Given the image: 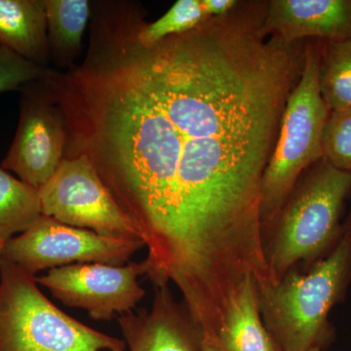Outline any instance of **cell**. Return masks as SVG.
I'll return each instance as SVG.
<instances>
[{"label":"cell","mask_w":351,"mask_h":351,"mask_svg":"<svg viewBox=\"0 0 351 351\" xmlns=\"http://www.w3.org/2000/svg\"><path fill=\"white\" fill-rule=\"evenodd\" d=\"M351 280V247L341 237L304 274L290 270L278 282L258 289L265 327L282 351H324L335 332L332 307L343 301Z\"/></svg>","instance_id":"2"},{"label":"cell","mask_w":351,"mask_h":351,"mask_svg":"<svg viewBox=\"0 0 351 351\" xmlns=\"http://www.w3.org/2000/svg\"><path fill=\"white\" fill-rule=\"evenodd\" d=\"M318 83L330 112L351 110V38L321 41Z\"/></svg>","instance_id":"15"},{"label":"cell","mask_w":351,"mask_h":351,"mask_svg":"<svg viewBox=\"0 0 351 351\" xmlns=\"http://www.w3.org/2000/svg\"><path fill=\"white\" fill-rule=\"evenodd\" d=\"M208 19L201 0H178L162 17L151 24H147L141 16L138 39L143 45H154L170 36L193 31Z\"/></svg>","instance_id":"17"},{"label":"cell","mask_w":351,"mask_h":351,"mask_svg":"<svg viewBox=\"0 0 351 351\" xmlns=\"http://www.w3.org/2000/svg\"><path fill=\"white\" fill-rule=\"evenodd\" d=\"M0 45L46 66L50 48L45 0H0Z\"/></svg>","instance_id":"12"},{"label":"cell","mask_w":351,"mask_h":351,"mask_svg":"<svg viewBox=\"0 0 351 351\" xmlns=\"http://www.w3.org/2000/svg\"><path fill=\"white\" fill-rule=\"evenodd\" d=\"M267 2L152 46L141 12L96 5L86 58L45 80L85 154L138 228L151 276L212 280L265 255L263 176L304 44L263 34Z\"/></svg>","instance_id":"1"},{"label":"cell","mask_w":351,"mask_h":351,"mask_svg":"<svg viewBox=\"0 0 351 351\" xmlns=\"http://www.w3.org/2000/svg\"><path fill=\"white\" fill-rule=\"evenodd\" d=\"M324 158L351 173V110L330 112L323 134Z\"/></svg>","instance_id":"18"},{"label":"cell","mask_w":351,"mask_h":351,"mask_svg":"<svg viewBox=\"0 0 351 351\" xmlns=\"http://www.w3.org/2000/svg\"><path fill=\"white\" fill-rule=\"evenodd\" d=\"M41 215L39 189L0 167V242L24 232Z\"/></svg>","instance_id":"16"},{"label":"cell","mask_w":351,"mask_h":351,"mask_svg":"<svg viewBox=\"0 0 351 351\" xmlns=\"http://www.w3.org/2000/svg\"><path fill=\"white\" fill-rule=\"evenodd\" d=\"M307 351H323V350H318V348H313V350H307Z\"/></svg>","instance_id":"23"},{"label":"cell","mask_w":351,"mask_h":351,"mask_svg":"<svg viewBox=\"0 0 351 351\" xmlns=\"http://www.w3.org/2000/svg\"><path fill=\"white\" fill-rule=\"evenodd\" d=\"M117 317L130 351H202V329L169 286L156 288L151 308Z\"/></svg>","instance_id":"10"},{"label":"cell","mask_w":351,"mask_h":351,"mask_svg":"<svg viewBox=\"0 0 351 351\" xmlns=\"http://www.w3.org/2000/svg\"><path fill=\"white\" fill-rule=\"evenodd\" d=\"M50 55L61 68H75L90 16L87 0H45Z\"/></svg>","instance_id":"14"},{"label":"cell","mask_w":351,"mask_h":351,"mask_svg":"<svg viewBox=\"0 0 351 351\" xmlns=\"http://www.w3.org/2000/svg\"><path fill=\"white\" fill-rule=\"evenodd\" d=\"M41 214L60 223L114 239H141L85 154L64 157L53 177L39 189Z\"/></svg>","instance_id":"7"},{"label":"cell","mask_w":351,"mask_h":351,"mask_svg":"<svg viewBox=\"0 0 351 351\" xmlns=\"http://www.w3.org/2000/svg\"><path fill=\"white\" fill-rule=\"evenodd\" d=\"M341 237L348 240L351 247V211L343 223V235Z\"/></svg>","instance_id":"22"},{"label":"cell","mask_w":351,"mask_h":351,"mask_svg":"<svg viewBox=\"0 0 351 351\" xmlns=\"http://www.w3.org/2000/svg\"><path fill=\"white\" fill-rule=\"evenodd\" d=\"M217 337L223 351H282L263 323L255 279L240 288Z\"/></svg>","instance_id":"13"},{"label":"cell","mask_w":351,"mask_h":351,"mask_svg":"<svg viewBox=\"0 0 351 351\" xmlns=\"http://www.w3.org/2000/svg\"><path fill=\"white\" fill-rule=\"evenodd\" d=\"M22 91L19 124L1 167L39 189L64 159L66 119L44 80L27 85Z\"/></svg>","instance_id":"8"},{"label":"cell","mask_w":351,"mask_h":351,"mask_svg":"<svg viewBox=\"0 0 351 351\" xmlns=\"http://www.w3.org/2000/svg\"><path fill=\"white\" fill-rule=\"evenodd\" d=\"M351 195V173L323 158L306 171L270 228L265 258L277 278L306 270L327 256L343 235V207Z\"/></svg>","instance_id":"3"},{"label":"cell","mask_w":351,"mask_h":351,"mask_svg":"<svg viewBox=\"0 0 351 351\" xmlns=\"http://www.w3.org/2000/svg\"><path fill=\"white\" fill-rule=\"evenodd\" d=\"M145 274L143 262L75 263L48 270L36 281L64 306L83 309L93 320L108 321L133 311L144 299L138 276Z\"/></svg>","instance_id":"9"},{"label":"cell","mask_w":351,"mask_h":351,"mask_svg":"<svg viewBox=\"0 0 351 351\" xmlns=\"http://www.w3.org/2000/svg\"><path fill=\"white\" fill-rule=\"evenodd\" d=\"M144 247L141 239L104 237L41 215L27 230L2 244L0 258L36 277L43 270L75 263L125 265Z\"/></svg>","instance_id":"6"},{"label":"cell","mask_w":351,"mask_h":351,"mask_svg":"<svg viewBox=\"0 0 351 351\" xmlns=\"http://www.w3.org/2000/svg\"><path fill=\"white\" fill-rule=\"evenodd\" d=\"M202 351H223L217 337L203 335Z\"/></svg>","instance_id":"21"},{"label":"cell","mask_w":351,"mask_h":351,"mask_svg":"<svg viewBox=\"0 0 351 351\" xmlns=\"http://www.w3.org/2000/svg\"><path fill=\"white\" fill-rule=\"evenodd\" d=\"M203 10L208 18L223 17L237 8L240 1L237 0H201Z\"/></svg>","instance_id":"20"},{"label":"cell","mask_w":351,"mask_h":351,"mask_svg":"<svg viewBox=\"0 0 351 351\" xmlns=\"http://www.w3.org/2000/svg\"><path fill=\"white\" fill-rule=\"evenodd\" d=\"M123 339L97 331L48 300L36 276L0 258V351H125Z\"/></svg>","instance_id":"5"},{"label":"cell","mask_w":351,"mask_h":351,"mask_svg":"<svg viewBox=\"0 0 351 351\" xmlns=\"http://www.w3.org/2000/svg\"><path fill=\"white\" fill-rule=\"evenodd\" d=\"M321 40L304 44V68L286 101L276 145L263 176V232L274 223L300 178L324 158L323 134L330 112L321 96Z\"/></svg>","instance_id":"4"},{"label":"cell","mask_w":351,"mask_h":351,"mask_svg":"<svg viewBox=\"0 0 351 351\" xmlns=\"http://www.w3.org/2000/svg\"><path fill=\"white\" fill-rule=\"evenodd\" d=\"M54 73L0 45V94L23 90L27 85L45 80Z\"/></svg>","instance_id":"19"},{"label":"cell","mask_w":351,"mask_h":351,"mask_svg":"<svg viewBox=\"0 0 351 351\" xmlns=\"http://www.w3.org/2000/svg\"><path fill=\"white\" fill-rule=\"evenodd\" d=\"M262 29L287 44L351 38V0H270Z\"/></svg>","instance_id":"11"}]
</instances>
